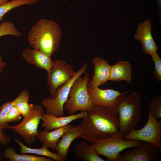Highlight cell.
Listing matches in <instances>:
<instances>
[{
	"instance_id": "cell-31",
	"label": "cell",
	"mask_w": 161,
	"mask_h": 161,
	"mask_svg": "<svg viewBox=\"0 0 161 161\" xmlns=\"http://www.w3.org/2000/svg\"><path fill=\"white\" fill-rule=\"evenodd\" d=\"M157 6L159 10V18H161V0H157Z\"/></svg>"
},
{
	"instance_id": "cell-27",
	"label": "cell",
	"mask_w": 161,
	"mask_h": 161,
	"mask_svg": "<svg viewBox=\"0 0 161 161\" xmlns=\"http://www.w3.org/2000/svg\"><path fill=\"white\" fill-rule=\"evenodd\" d=\"M21 118V114L15 105L7 113L5 121L6 124L8 125L9 123L19 121Z\"/></svg>"
},
{
	"instance_id": "cell-1",
	"label": "cell",
	"mask_w": 161,
	"mask_h": 161,
	"mask_svg": "<svg viewBox=\"0 0 161 161\" xmlns=\"http://www.w3.org/2000/svg\"><path fill=\"white\" fill-rule=\"evenodd\" d=\"M80 125L81 137L92 143L95 140L108 138L119 133V121L116 108L95 107L88 112Z\"/></svg>"
},
{
	"instance_id": "cell-25",
	"label": "cell",
	"mask_w": 161,
	"mask_h": 161,
	"mask_svg": "<svg viewBox=\"0 0 161 161\" xmlns=\"http://www.w3.org/2000/svg\"><path fill=\"white\" fill-rule=\"evenodd\" d=\"M149 111L157 120L161 117V93H159L150 101L148 106Z\"/></svg>"
},
{
	"instance_id": "cell-2",
	"label": "cell",
	"mask_w": 161,
	"mask_h": 161,
	"mask_svg": "<svg viewBox=\"0 0 161 161\" xmlns=\"http://www.w3.org/2000/svg\"><path fill=\"white\" fill-rule=\"evenodd\" d=\"M61 35V28L56 22L42 18L38 21L30 29L27 40L33 48L51 57L58 49Z\"/></svg>"
},
{
	"instance_id": "cell-14",
	"label": "cell",
	"mask_w": 161,
	"mask_h": 161,
	"mask_svg": "<svg viewBox=\"0 0 161 161\" xmlns=\"http://www.w3.org/2000/svg\"><path fill=\"white\" fill-rule=\"evenodd\" d=\"M21 55L26 62L39 69H44L47 72L50 71L53 62L51 57L34 48L23 49Z\"/></svg>"
},
{
	"instance_id": "cell-23",
	"label": "cell",
	"mask_w": 161,
	"mask_h": 161,
	"mask_svg": "<svg viewBox=\"0 0 161 161\" xmlns=\"http://www.w3.org/2000/svg\"><path fill=\"white\" fill-rule=\"evenodd\" d=\"M39 0H12L0 5V21L2 20L4 15L11 10L16 7L26 5H32Z\"/></svg>"
},
{
	"instance_id": "cell-28",
	"label": "cell",
	"mask_w": 161,
	"mask_h": 161,
	"mask_svg": "<svg viewBox=\"0 0 161 161\" xmlns=\"http://www.w3.org/2000/svg\"><path fill=\"white\" fill-rule=\"evenodd\" d=\"M29 101L24 100L17 103L15 106L21 115L24 117L28 113L30 108Z\"/></svg>"
},
{
	"instance_id": "cell-5",
	"label": "cell",
	"mask_w": 161,
	"mask_h": 161,
	"mask_svg": "<svg viewBox=\"0 0 161 161\" xmlns=\"http://www.w3.org/2000/svg\"><path fill=\"white\" fill-rule=\"evenodd\" d=\"M123 136L119 132L106 138L95 140L91 145L99 155L105 156L108 161H117L121 152L126 148L136 147L142 142L124 139Z\"/></svg>"
},
{
	"instance_id": "cell-16",
	"label": "cell",
	"mask_w": 161,
	"mask_h": 161,
	"mask_svg": "<svg viewBox=\"0 0 161 161\" xmlns=\"http://www.w3.org/2000/svg\"><path fill=\"white\" fill-rule=\"evenodd\" d=\"M92 62L94 74L89 82L95 86L98 87L109 80L111 66L105 60L99 57L94 58Z\"/></svg>"
},
{
	"instance_id": "cell-13",
	"label": "cell",
	"mask_w": 161,
	"mask_h": 161,
	"mask_svg": "<svg viewBox=\"0 0 161 161\" xmlns=\"http://www.w3.org/2000/svg\"><path fill=\"white\" fill-rule=\"evenodd\" d=\"M87 113L86 112L81 111L78 113L66 117H57L50 114L44 112L41 117V120L43 121L41 126L49 131L67 125L75 120L80 118L83 119Z\"/></svg>"
},
{
	"instance_id": "cell-4",
	"label": "cell",
	"mask_w": 161,
	"mask_h": 161,
	"mask_svg": "<svg viewBox=\"0 0 161 161\" xmlns=\"http://www.w3.org/2000/svg\"><path fill=\"white\" fill-rule=\"evenodd\" d=\"M83 77L77 79L73 84L64 108L70 115L78 111L89 112L95 107L93 105L87 90V84L90 80V75L85 73Z\"/></svg>"
},
{
	"instance_id": "cell-17",
	"label": "cell",
	"mask_w": 161,
	"mask_h": 161,
	"mask_svg": "<svg viewBox=\"0 0 161 161\" xmlns=\"http://www.w3.org/2000/svg\"><path fill=\"white\" fill-rule=\"evenodd\" d=\"M72 126L69 124L51 131H49L46 129L38 131L37 138L41 141L43 145L55 151L59 139Z\"/></svg>"
},
{
	"instance_id": "cell-19",
	"label": "cell",
	"mask_w": 161,
	"mask_h": 161,
	"mask_svg": "<svg viewBox=\"0 0 161 161\" xmlns=\"http://www.w3.org/2000/svg\"><path fill=\"white\" fill-rule=\"evenodd\" d=\"M132 69L130 63L123 60L111 66L109 80L113 81L125 80L131 84Z\"/></svg>"
},
{
	"instance_id": "cell-6",
	"label": "cell",
	"mask_w": 161,
	"mask_h": 161,
	"mask_svg": "<svg viewBox=\"0 0 161 161\" xmlns=\"http://www.w3.org/2000/svg\"><path fill=\"white\" fill-rule=\"evenodd\" d=\"M88 65L87 63H84L82 67L76 72L72 78L58 87L55 97H45L42 100L41 104L45 109L46 113L57 117L65 116L64 106L69 97L71 88L75 80L86 73Z\"/></svg>"
},
{
	"instance_id": "cell-29",
	"label": "cell",
	"mask_w": 161,
	"mask_h": 161,
	"mask_svg": "<svg viewBox=\"0 0 161 161\" xmlns=\"http://www.w3.org/2000/svg\"><path fill=\"white\" fill-rule=\"evenodd\" d=\"M11 138L6 135L3 129L0 128V144L3 146H7L11 141Z\"/></svg>"
},
{
	"instance_id": "cell-8",
	"label": "cell",
	"mask_w": 161,
	"mask_h": 161,
	"mask_svg": "<svg viewBox=\"0 0 161 161\" xmlns=\"http://www.w3.org/2000/svg\"><path fill=\"white\" fill-rule=\"evenodd\" d=\"M148 117L145 125L140 130H133L123 138L145 141L153 145L161 151V120H157L148 111Z\"/></svg>"
},
{
	"instance_id": "cell-12",
	"label": "cell",
	"mask_w": 161,
	"mask_h": 161,
	"mask_svg": "<svg viewBox=\"0 0 161 161\" xmlns=\"http://www.w3.org/2000/svg\"><path fill=\"white\" fill-rule=\"evenodd\" d=\"M151 28L150 20L146 19L143 22H140L134 37L135 39L140 42L145 53L149 55L157 51L158 48L152 37Z\"/></svg>"
},
{
	"instance_id": "cell-20",
	"label": "cell",
	"mask_w": 161,
	"mask_h": 161,
	"mask_svg": "<svg viewBox=\"0 0 161 161\" xmlns=\"http://www.w3.org/2000/svg\"><path fill=\"white\" fill-rule=\"evenodd\" d=\"M3 156L4 158L10 161H53L49 157L38 156L32 155L18 154L12 148H6L4 151Z\"/></svg>"
},
{
	"instance_id": "cell-7",
	"label": "cell",
	"mask_w": 161,
	"mask_h": 161,
	"mask_svg": "<svg viewBox=\"0 0 161 161\" xmlns=\"http://www.w3.org/2000/svg\"><path fill=\"white\" fill-rule=\"evenodd\" d=\"M44 112L41 106L30 104L29 111L22 121L18 125L8 126L7 129L21 136L27 144H32L37 138L38 126Z\"/></svg>"
},
{
	"instance_id": "cell-24",
	"label": "cell",
	"mask_w": 161,
	"mask_h": 161,
	"mask_svg": "<svg viewBox=\"0 0 161 161\" xmlns=\"http://www.w3.org/2000/svg\"><path fill=\"white\" fill-rule=\"evenodd\" d=\"M6 35L20 37L21 36L22 34L16 27L13 22L7 21L0 24V37Z\"/></svg>"
},
{
	"instance_id": "cell-10",
	"label": "cell",
	"mask_w": 161,
	"mask_h": 161,
	"mask_svg": "<svg viewBox=\"0 0 161 161\" xmlns=\"http://www.w3.org/2000/svg\"><path fill=\"white\" fill-rule=\"evenodd\" d=\"M134 148L120 155L117 161H155L161 158L158 150L148 142H142Z\"/></svg>"
},
{
	"instance_id": "cell-21",
	"label": "cell",
	"mask_w": 161,
	"mask_h": 161,
	"mask_svg": "<svg viewBox=\"0 0 161 161\" xmlns=\"http://www.w3.org/2000/svg\"><path fill=\"white\" fill-rule=\"evenodd\" d=\"M15 141L19 145L20 147L21 154H33L45 156L56 161H62L56 153H54L50 151L48 149V148L44 145H43V146L40 148H33L25 146L17 138L15 139Z\"/></svg>"
},
{
	"instance_id": "cell-26",
	"label": "cell",
	"mask_w": 161,
	"mask_h": 161,
	"mask_svg": "<svg viewBox=\"0 0 161 161\" xmlns=\"http://www.w3.org/2000/svg\"><path fill=\"white\" fill-rule=\"evenodd\" d=\"M151 57L154 65V76L159 82L161 83V59L157 52H155L150 55Z\"/></svg>"
},
{
	"instance_id": "cell-18",
	"label": "cell",
	"mask_w": 161,
	"mask_h": 161,
	"mask_svg": "<svg viewBox=\"0 0 161 161\" xmlns=\"http://www.w3.org/2000/svg\"><path fill=\"white\" fill-rule=\"evenodd\" d=\"M75 158L85 161H105L99 156L95 148L88 145L87 141L83 140L76 144L74 149Z\"/></svg>"
},
{
	"instance_id": "cell-30",
	"label": "cell",
	"mask_w": 161,
	"mask_h": 161,
	"mask_svg": "<svg viewBox=\"0 0 161 161\" xmlns=\"http://www.w3.org/2000/svg\"><path fill=\"white\" fill-rule=\"evenodd\" d=\"M6 65V63L3 60L2 56L0 55V73L3 71Z\"/></svg>"
},
{
	"instance_id": "cell-32",
	"label": "cell",
	"mask_w": 161,
	"mask_h": 161,
	"mask_svg": "<svg viewBox=\"0 0 161 161\" xmlns=\"http://www.w3.org/2000/svg\"><path fill=\"white\" fill-rule=\"evenodd\" d=\"M8 1L9 0H0V5Z\"/></svg>"
},
{
	"instance_id": "cell-9",
	"label": "cell",
	"mask_w": 161,
	"mask_h": 161,
	"mask_svg": "<svg viewBox=\"0 0 161 161\" xmlns=\"http://www.w3.org/2000/svg\"><path fill=\"white\" fill-rule=\"evenodd\" d=\"M76 72L73 67L65 61L56 60L53 61L47 75V83L52 97H55L58 87L70 80Z\"/></svg>"
},
{
	"instance_id": "cell-22",
	"label": "cell",
	"mask_w": 161,
	"mask_h": 161,
	"mask_svg": "<svg viewBox=\"0 0 161 161\" xmlns=\"http://www.w3.org/2000/svg\"><path fill=\"white\" fill-rule=\"evenodd\" d=\"M30 96L29 92L27 89L22 90L15 99L2 104L0 107V122L5 121L7 113L14 106L19 102L29 101Z\"/></svg>"
},
{
	"instance_id": "cell-3",
	"label": "cell",
	"mask_w": 161,
	"mask_h": 161,
	"mask_svg": "<svg viewBox=\"0 0 161 161\" xmlns=\"http://www.w3.org/2000/svg\"><path fill=\"white\" fill-rule=\"evenodd\" d=\"M125 94L118 97L115 105L118 114L119 132L123 136L135 129L142 117L141 95L135 92L128 95Z\"/></svg>"
},
{
	"instance_id": "cell-15",
	"label": "cell",
	"mask_w": 161,
	"mask_h": 161,
	"mask_svg": "<svg viewBox=\"0 0 161 161\" xmlns=\"http://www.w3.org/2000/svg\"><path fill=\"white\" fill-rule=\"evenodd\" d=\"M82 128L80 125L72 126L63 134L57 143L56 153L62 161L66 160L69 148L72 142L75 139L81 137Z\"/></svg>"
},
{
	"instance_id": "cell-11",
	"label": "cell",
	"mask_w": 161,
	"mask_h": 161,
	"mask_svg": "<svg viewBox=\"0 0 161 161\" xmlns=\"http://www.w3.org/2000/svg\"><path fill=\"white\" fill-rule=\"evenodd\" d=\"M87 90L92 103L95 107H115L116 100L120 95L130 92L120 93L112 89H102L93 85L89 81Z\"/></svg>"
}]
</instances>
